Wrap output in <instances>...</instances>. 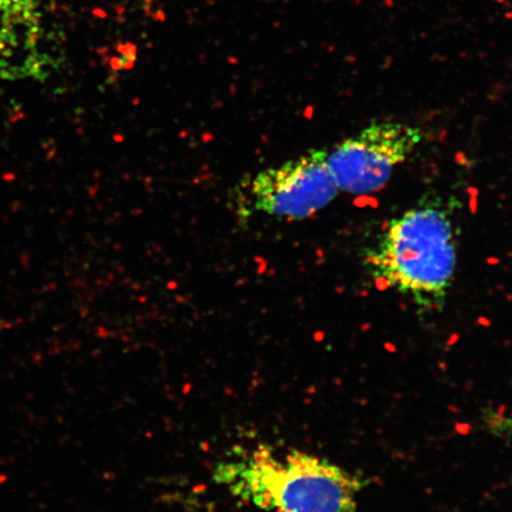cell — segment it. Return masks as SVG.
I'll return each instance as SVG.
<instances>
[{
    "mask_svg": "<svg viewBox=\"0 0 512 512\" xmlns=\"http://www.w3.org/2000/svg\"><path fill=\"white\" fill-rule=\"evenodd\" d=\"M44 0H0V59L35 49Z\"/></svg>",
    "mask_w": 512,
    "mask_h": 512,
    "instance_id": "obj_5",
    "label": "cell"
},
{
    "mask_svg": "<svg viewBox=\"0 0 512 512\" xmlns=\"http://www.w3.org/2000/svg\"><path fill=\"white\" fill-rule=\"evenodd\" d=\"M15 176L14 175H6L4 176V179H10V181H12V179H14Z\"/></svg>",
    "mask_w": 512,
    "mask_h": 512,
    "instance_id": "obj_7",
    "label": "cell"
},
{
    "mask_svg": "<svg viewBox=\"0 0 512 512\" xmlns=\"http://www.w3.org/2000/svg\"><path fill=\"white\" fill-rule=\"evenodd\" d=\"M326 150H311L255 177V208L278 219H309L328 207L338 194Z\"/></svg>",
    "mask_w": 512,
    "mask_h": 512,
    "instance_id": "obj_4",
    "label": "cell"
},
{
    "mask_svg": "<svg viewBox=\"0 0 512 512\" xmlns=\"http://www.w3.org/2000/svg\"><path fill=\"white\" fill-rule=\"evenodd\" d=\"M374 277L425 309L445 303L457 268L453 224L444 210L424 207L390 222L367 255Z\"/></svg>",
    "mask_w": 512,
    "mask_h": 512,
    "instance_id": "obj_2",
    "label": "cell"
},
{
    "mask_svg": "<svg viewBox=\"0 0 512 512\" xmlns=\"http://www.w3.org/2000/svg\"><path fill=\"white\" fill-rule=\"evenodd\" d=\"M213 478L240 501L272 512H358L364 483L328 460L259 446L215 467Z\"/></svg>",
    "mask_w": 512,
    "mask_h": 512,
    "instance_id": "obj_1",
    "label": "cell"
},
{
    "mask_svg": "<svg viewBox=\"0 0 512 512\" xmlns=\"http://www.w3.org/2000/svg\"><path fill=\"white\" fill-rule=\"evenodd\" d=\"M421 139L414 126L377 123L344 140L328 157L338 189L364 195L386 187L396 166L405 162Z\"/></svg>",
    "mask_w": 512,
    "mask_h": 512,
    "instance_id": "obj_3",
    "label": "cell"
},
{
    "mask_svg": "<svg viewBox=\"0 0 512 512\" xmlns=\"http://www.w3.org/2000/svg\"><path fill=\"white\" fill-rule=\"evenodd\" d=\"M488 426L499 437L512 439V415L494 413L488 418Z\"/></svg>",
    "mask_w": 512,
    "mask_h": 512,
    "instance_id": "obj_6",
    "label": "cell"
}]
</instances>
